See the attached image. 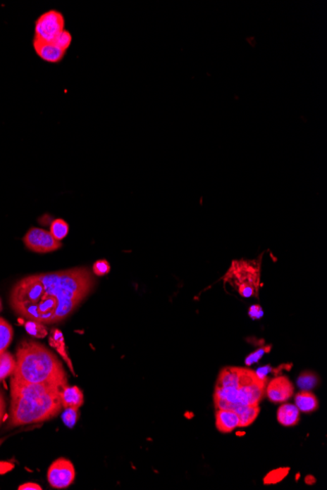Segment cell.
<instances>
[{
    "label": "cell",
    "mask_w": 327,
    "mask_h": 490,
    "mask_svg": "<svg viewBox=\"0 0 327 490\" xmlns=\"http://www.w3.org/2000/svg\"><path fill=\"white\" fill-rule=\"evenodd\" d=\"M5 415V401L4 398V394L0 391V425H1L2 421H4Z\"/></svg>",
    "instance_id": "4316f807"
},
{
    "label": "cell",
    "mask_w": 327,
    "mask_h": 490,
    "mask_svg": "<svg viewBox=\"0 0 327 490\" xmlns=\"http://www.w3.org/2000/svg\"><path fill=\"white\" fill-rule=\"evenodd\" d=\"M293 394V384L284 376L276 377L266 387V398L273 403L286 402L292 398Z\"/></svg>",
    "instance_id": "9c48e42d"
},
{
    "label": "cell",
    "mask_w": 327,
    "mask_h": 490,
    "mask_svg": "<svg viewBox=\"0 0 327 490\" xmlns=\"http://www.w3.org/2000/svg\"><path fill=\"white\" fill-rule=\"evenodd\" d=\"M266 382L250 369L225 367L214 391L216 409H230L239 414L246 407L259 406L266 396Z\"/></svg>",
    "instance_id": "3957f363"
},
{
    "label": "cell",
    "mask_w": 327,
    "mask_h": 490,
    "mask_svg": "<svg viewBox=\"0 0 327 490\" xmlns=\"http://www.w3.org/2000/svg\"><path fill=\"white\" fill-rule=\"evenodd\" d=\"M78 415H79V409H65L64 414H63V422L69 428H73L77 422Z\"/></svg>",
    "instance_id": "603a6c76"
},
{
    "label": "cell",
    "mask_w": 327,
    "mask_h": 490,
    "mask_svg": "<svg viewBox=\"0 0 327 490\" xmlns=\"http://www.w3.org/2000/svg\"><path fill=\"white\" fill-rule=\"evenodd\" d=\"M2 309V303H1V299H0V311H1Z\"/></svg>",
    "instance_id": "f546056e"
},
{
    "label": "cell",
    "mask_w": 327,
    "mask_h": 490,
    "mask_svg": "<svg viewBox=\"0 0 327 490\" xmlns=\"http://www.w3.org/2000/svg\"><path fill=\"white\" fill-rule=\"evenodd\" d=\"M66 26L64 15L58 10H49L40 15L35 23V39L54 42L55 37L64 31Z\"/></svg>",
    "instance_id": "8992f818"
},
{
    "label": "cell",
    "mask_w": 327,
    "mask_h": 490,
    "mask_svg": "<svg viewBox=\"0 0 327 490\" xmlns=\"http://www.w3.org/2000/svg\"><path fill=\"white\" fill-rule=\"evenodd\" d=\"M0 321H1V318H0Z\"/></svg>",
    "instance_id": "4dcf8cb0"
},
{
    "label": "cell",
    "mask_w": 327,
    "mask_h": 490,
    "mask_svg": "<svg viewBox=\"0 0 327 490\" xmlns=\"http://www.w3.org/2000/svg\"><path fill=\"white\" fill-rule=\"evenodd\" d=\"M75 477L74 465L70 460L63 457L55 460L47 471V481L54 489H67L74 482Z\"/></svg>",
    "instance_id": "ba28073f"
},
{
    "label": "cell",
    "mask_w": 327,
    "mask_h": 490,
    "mask_svg": "<svg viewBox=\"0 0 327 490\" xmlns=\"http://www.w3.org/2000/svg\"><path fill=\"white\" fill-rule=\"evenodd\" d=\"M248 313L250 318L253 319V320H258V319H261L264 316L263 308L259 305L250 306Z\"/></svg>",
    "instance_id": "484cf974"
},
{
    "label": "cell",
    "mask_w": 327,
    "mask_h": 490,
    "mask_svg": "<svg viewBox=\"0 0 327 490\" xmlns=\"http://www.w3.org/2000/svg\"><path fill=\"white\" fill-rule=\"evenodd\" d=\"M111 266L106 260H99L92 266V272L97 276L107 275L110 272Z\"/></svg>",
    "instance_id": "cb8c5ba5"
},
{
    "label": "cell",
    "mask_w": 327,
    "mask_h": 490,
    "mask_svg": "<svg viewBox=\"0 0 327 490\" xmlns=\"http://www.w3.org/2000/svg\"><path fill=\"white\" fill-rule=\"evenodd\" d=\"M319 383V376L316 375L314 372L306 371L303 372L300 376L298 377V380H297V384H298L299 388L302 391H309L311 389L316 388Z\"/></svg>",
    "instance_id": "e0dca14e"
},
{
    "label": "cell",
    "mask_w": 327,
    "mask_h": 490,
    "mask_svg": "<svg viewBox=\"0 0 327 490\" xmlns=\"http://www.w3.org/2000/svg\"><path fill=\"white\" fill-rule=\"evenodd\" d=\"M16 367V359L8 351L0 353V382L7 377L13 375Z\"/></svg>",
    "instance_id": "9a60e30c"
},
{
    "label": "cell",
    "mask_w": 327,
    "mask_h": 490,
    "mask_svg": "<svg viewBox=\"0 0 327 490\" xmlns=\"http://www.w3.org/2000/svg\"><path fill=\"white\" fill-rule=\"evenodd\" d=\"M13 328L5 319L0 321V353H4L8 348L13 340Z\"/></svg>",
    "instance_id": "2e32d148"
},
{
    "label": "cell",
    "mask_w": 327,
    "mask_h": 490,
    "mask_svg": "<svg viewBox=\"0 0 327 490\" xmlns=\"http://www.w3.org/2000/svg\"><path fill=\"white\" fill-rule=\"evenodd\" d=\"M260 413V407L259 406L246 407L239 416V427H248L254 423V421Z\"/></svg>",
    "instance_id": "ac0fdd59"
},
{
    "label": "cell",
    "mask_w": 327,
    "mask_h": 490,
    "mask_svg": "<svg viewBox=\"0 0 327 490\" xmlns=\"http://www.w3.org/2000/svg\"><path fill=\"white\" fill-rule=\"evenodd\" d=\"M32 47L42 61L50 63V64H58L62 62L67 54V51L60 49L54 42H42L35 37L32 39Z\"/></svg>",
    "instance_id": "30bf717a"
},
{
    "label": "cell",
    "mask_w": 327,
    "mask_h": 490,
    "mask_svg": "<svg viewBox=\"0 0 327 490\" xmlns=\"http://www.w3.org/2000/svg\"><path fill=\"white\" fill-rule=\"evenodd\" d=\"M73 42V36L71 32L64 30V31L60 32L59 34L54 40V44L59 47L60 49L65 50L68 51L70 49Z\"/></svg>",
    "instance_id": "ffe728a7"
},
{
    "label": "cell",
    "mask_w": 327,
    "mask_h": 490,
    "mask_svg": "<svg viewBox=\"0 0 327 490\" xmlns=\"http://www.w3.org/2000/svg\"><path fill=\"white\" fill-rule=\"evenodd\" d=\"M278 423L284 427H293L300 420V411L293 404L284 403L278 410Z\"/></svg>",
    "instance_id": "4fadbf2b"
},
{
    "label": "cell",
    "mask_w": 327,
    "mask_h": 490,
    "mask_svg": "<svg viewBox=\"0 0 327 490\" xmlns=\"http://www.w3.org/2000/svg\"><path fill=\"white\" fill-rule=\"evenodd\" d=\"M216 426L221 434L231 433L239 427L238 414L230 409H217Z\"/></svg>",
    "instance_id": "8fae6325"
},
{
    "label": "cell",
    "mask_w": 327,
    "mask_h": 490,
    "mask_svg": "<svg viewBox=\"0 0 327 490\" xmlns=\"http://www.w3.org/2000/svg\"><path fill=\"white\" fill-rule=\"evenodd\" d=\"M19 490H27V489H32V490H42V486H39V484H34V482H27V484H23V486H20Z\"/></svg>",
    "instance_id": "83f0119b"
},
{
    "label": "cell",
    "mask_w": 327,
    "mask_h": 490,
    "mask_svg": "<svg viewBox=\"0 0 327 490\" xmlns=\"http://www.w3.org/2000/svg\"><path fill=\"white\" fill-rule=\"evenodd\" d=\"M68 384L29 383L11 377L9 426L42 423L61 412V391Z\"/></svg>",
    "instance_id": "7a4b0ae2"
},
{
    "label": "cell",
    "mask_w": 327,
    "mask_h": 490,
    "mask_svg": "<svg viewBox=\"0 0 327 490\" xmlns=\"http://www.w3.org/2000/svg\"><path fill=\"white\" fill-rule=\"evenodd\" d=\"M61 401L64 409H80L84 404V394L78 387L66 386L62 389Z\"/></svg>",
    "instance_id": "7c38bea8"
},
{
    "label": "cell",
    "mask_w": 327,
    "mask_h": 490,
    "mask_svg": "<svg viewBox=\"0 0 327 490\" xmlns=\"http://www.w3.org/2000/svg\"><path fill=\"white\" fill-rule=\"evenodd\" d=\"M94 284L87 268L34 274L15 284L10 306L29 321L42 325L61 322L79 308Z\"/></svg>",
    "instance_id": "6da1fadb"
},
{
    "label": "cell",
    "mask_w": 327,
    "mask_h": 490,
    "mask_svg": "<svg viewBox=\"0 0 327 490\" xmlns=\"http://www.w3.org/2000/svg\"><path fill=\"white\" fill-rule=\"evenodd\" d=\"M23 242L30 251L37 253L55 252L62 247V243L56 240L49 231L39 227L30 228L23 238Z\"/></svg>",
    "instance_id": "52a82bcc"
},
{
    "label": "cell",
    "mask_w": 327,
    "mask_h": 490,
    "mask_svg": "<svg viewBox=\"0 0 327 490\" xmlns=\"http://www.w3.org/2000/svg\"><path fill=\"white\" fill-rule=\"evenodd\" d=\"M270 346H263V348L257 349V351H254L253 353H251L250 356L246 358V364H247V365H250V364L257 363L259 359L261 358V356H263L264 354L270 351Z\"/></svg>",
    "instance_id": "d4e9b609"
},
{
    "label": "cell",
    "mask_w": 327,
    "mask_h": 490,
    "mask_svg": "<svg viewBox=\"0 0 327 490\" xmlns=\"http://www.w3.org/2000/svg\"><path fill=\"white\" fill-rule=\"evenodd\" d=\"M289 472V468H279L271 471L270 474L265 477V484H276L283 481L284 477L288 476Z\"/></svg>",
    "instance_id": "44dd1931"
},
{
    "label": "cell",
    "mask_w": 327,
    "mask_h": 490,
    "mask_svg": "<svg viewBox=\"0 0 327 490\" xmlns=\"http://www.w3.org/2000/svg\"><path fill=\"white\" fill-rule=\"evenodd\" d=\"M295 403L299 411L311 413L319 408V401L311 391H302L296 394Z\"/></svg>",
    "instance_id": "5bb4252c"
},
{
    "label": "cell",
    "mask_w": 327,
    "mask_h": 490,
    "mask_svg": "<svg viewBox=\"0 0 327 490\" xmlns=\"http://www.w3.org/2000/svg\"><path fill=\"white\" fill-rule=\"evenodd\" d=\"M5 439H0V446H1L2 444H4V441H5Z\"/></svg>",
    "instance_id": "f1b7e54d"
},
{
    "label": "cell",
    "mask_w": 327,
    "mask_h": 490,
    "mask_svg": "<svg viewBox=\"0 0 327 490\" xmlns=\"http://www.w3.org/2000/svg\"><path fill=\"white\" fill-rule=\"evenodd\" d=\"M26 329L31 335L37 337V338H42V337L47 335V331H45L44 325L34 322V321H29L26 324Z\"/></svg>",
    "instance_id": "7402d4cb"
},
{
    "label": "cell",
    "mask_w": 327,
    "mask_h": 490,
    "mask_svg": "<svg viewBox=\"0 0 327 490\" xmlns=\"http://www.w3.org/2000/svg\"><path fill=\"white\" fill-rule=\"evenodd\" d=\"M261 258L235 260L223 276V282L244 299L259 298L261 288Z\"/></svg>",
    "instance_id": "5b68a950"
},
{
    "label": "cell",
    "mask_w": 327,
    "mask_h": 490,
    "mask_svg": "<svg viewBox=\"0 0 327 490\" xmlns=\"http://www.w3.org/2000/svg\"><path fill=\"white\" fill-rule=\"evenodd\" d=\"M16 367L13 375L29 383L55 382L68 384L66 372L57 356L42 344L23 341L16 351Z\"/></svg>",
    "instance_id": "277c9868"
},
{
    "label": "cell",
    "mask_w": 327,
    "mask_h": 490,
    "mask_svg": "<svg viewBox=\"0 0 327 490\" xmlns=\"http://www.w3.org/2000/svg\"><path fill=\"white\" fill-rule=\"evenodd\" d=\"M49 232L56 240L61 242V240L66 237L69 233V225L64 220L57 218V220L52 221Z\"/></svg>",
    "instance_id": "d6986e66"
}]
</instances>
